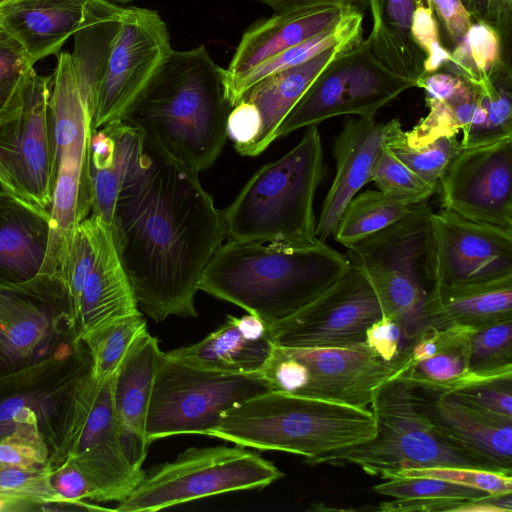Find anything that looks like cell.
Returning <instances> with one entry per match:
<instances>
[{
  "mask_svg": "<svg viewBox=\"0 0 512 512\" xmlns=\"http://www.w3.org/2000/svg\"><path fill=\"white\" fill-rule=\"evenodd\" d=\"M109 227L139 310L156 322L197 317L201 274L225 239L198 172L144 135Z\"/></svg>",
  "mask_w": 512,
  "mask_h": 512,
  "instance_id": "1",
  "label": "cell"
},
{
  "mask_svg": "<svg viewBox=\"0 0 512 512\" xmlns=\"http://www.w3.org/2000/svg\"><path fill=\"white\" fill-rule=\"evenodd\" d=\"M231 109L226 69L199 45L172 49L120 121L199 173L220 156Z\"/></svg>",
  "mask_w": 512,
  "mask_h": 512,
  "instance_id": "2",
  "label": "cell"
},
{
  "mask_svg": "<svg viewBox=\"0 0 512 512\" xmlns=\"http://www.w3.org/2000/svg\"><path fill=\"white\" fill-rule=\"evenodd\" d=\"M349 266L345 254L322 241L287 247L228 240L205 266L199 290L271 327L323 295Z\"/></svg>",
  "mask_w": 512,
  "mask_h": 512,
  "instance_id": "3",
  "label": "cell"
},
{
  "mask_svg": "<svg viewBox=\"0 0 512 512\" xmlns=\"http://www.w3.org/2000/svg\"><path fill=\"white\" fill-rule=\"evenodd\" d=\"M370 409L266 391L227 410L207 436L261 451H283L314 462L373 438Z\"/></svg>",
  "mask_w": 512,
  "mask_h": 512,
  "instance_id": "4",
  "label": "cell"
},
{
  "mask_svg": "<svg viewBox=\"0 0 512 512\" xmlns=\"http://www.w3.org/2000/svg\"><path fill=\"white\" fill-rule=\"evenodd\" d=\"M324 176L317 126L281 158L261 166L221 210L230 241L310 247L316 236L314 198Z\"/></svg>",
  "mask_w": 512,
  "mask_h": 512,
  "instance_id": "5",
  "label": "cell"
},
{
  "mask_svg": "<svg viewBox=\"0 0 512 512\" xmlns=\"http://www.w3.org/2000/svg\"><path fill=\"white\" fill-rule=\"evenodd\" d=\"M370 410L376 422L373 438L318 458L313 465L353 464L365 473L390 479L405 469L476 468L511 475L440 432L416 407L414 385L401 376L385 381Z\"/></svg>",
  "mask_w": 512,
  "mask_h": 512,
  "instance_id": "6",
  "label": "cell"
},
{
  "mask_svg": "<svg viewBox=\"0 0 512 512\" xmlns=\"http://www.w3.org/2000/svg\"><path fill=\"white\" fill-rule=\"evenodd\" d=\"M284 474L259 454L236 445L191 447L153 466L116 508L154 512L219 494L262 489Z\"/></svg>",
  "mask_w": 512,
  "mask_h": 512,
  "instance_id": "7",
  "label": "cell"
},
{
  "mask_svg": "<svg viewBox=\"0 0 512 512\" xmlns=\"http://www.w3.org/2000/svg\"><path fill=\"white\" fill-rule=\"evenodd\" d=\"M431 213L426 202L413 205L403 218L358 241L345 254L369 278L384 315L399 323L407 342L423 329Z\"/></svg>",
  "mask_w": 512,
  "mask_h": 512,
  "instance_id": "8",
  "label": "cell"
},
{
  "mask_svg": "<svg viewBox=\"0 0 512 512\" xmlns=\"http://www.w3.org/2000/svg\"><path fill=\"white\" fill-rule=\"evenodd\" d=\"M404 362V353L396 361L385 362L367 346L274 345L263 367L254 375L270 391L369 409L377 389L396 376Z\"/></svg>",
  "mask_w": 512,
  "mask_h": 512,
  "instance_id": "9",
  "label": "cell"
},
{
  "mask_svg": "<svg viewBox=\"0 0 512 512\" xmlns=\"http://www.w3.org/2000/svg\"><path fill=\"white\" fill-rule=\"evenodd\" d=\"M266 391L269 389L254 374L203 370L164 352L148 407L146 441L150 445L174 435H208L227 410Z\"/></svg>",
  "mask_w": 512,
  "mask_h": 512,
  "instance_id": "10",
  "label": "cell"
},
{
  "mask_svg": "<svg viewBox=\"0 0 512 512\" xmlns=\"http://www.w3.org/2000/svg\"><path fill=\"white\" fill-rule=\"evenodd\" d=\"M415 82L382 65L365 39L341 53L286 115L275 140L342 115L374 117Z\"/></svg>",
  "mask_w": 512,
  "mask_h": 512,
  "instance_id": "11",
  "label": "cell"
},
{
  "mask_svg": "<svg viewBox=\"0 0 512 512\" xmlns=\"http://www.w3.org/2000/svg\"><path fill=\"white\" fill-rule=\"evenodd\" d=\"M50 76L33 71L22 109L0 123V183L4 190L48 210L55 183L49 113Z\"/></svg>",
  "mask_w": 512,
  "mask_h": 512,
  "instance_id": "12",
  "label": "cell"
},
{
  "mask_svg": "<svg viewBox=\"0 0 512 512\" xmlns=\"http://www.w3.org/2000/svg\"><path fill=\"white\" fill-rule=\"evenodd\" d=\"M172 51L158 11L125 7L92 105V130L120 121Z\"/></svg>",
  "mask_w": 512,
  "mask_h": 512,
  "instance_id": "13",
  "label": "cell"
},
{
  "mask_svg": "<svg viewBox=\"0 0 512 512\" xmlns=\"http://www.w3.org/2000/svg\"><path fill=\"white\" fill-rule=\"evenodd\" d=\"M383 315L373 284L361 269L350 264L329 290L296 314L268 327V333L276 346L358 348L366 346L367 328Z\"/></svg>",
  "mask_w": 512,
  "mask_h": 512,
  "instance_id": "14",
  "label": "cell"
},
{
  "mask_svg": "<svg viewBox=\"0 0 512 512\" xmlns=\"http://www.w3.org/2000/svg\"><path fill=\"white\" fill-rule=\"evenodd\" d=\"M112 378L99 382L87 374L78 387L71 432L77 466L99 492V500H124L145 471L128 460L112 402Z\"/></svg>",
  "mask_w": 512,
  "mask_h": 512,
  "instance_id": "15",
  "label": "cell"
},
{
  "mask_svg": "<svg viewBox=\"0 0 512 512\" xmlns=\"http://www.w3.org/2000/svg\"><path fill=\"white\" fill-rule=\"evenodd\" d=\"M512 276V230L442 209L431 213L427 277L433 285H467Z\"/></svg>",
  "mask_w": 512,
  "mask_h": 512,
  "instance_id": "16",
  "label": "cell"
},
{
  "mask_svg": "<svg viewBox=\"0 0 512 512\" xmlns=\"http://www.w3.org/2000/svg\"><path fill=\"white\" fill-rule=\"evenodd\" d=\"M439 191L442 209L512 230V136L462 148Z\"/></svg>",
  "mask_w": 512,
  "mask_h": 512,
  "instance_id": "17",
  "label": "cell"
},
{
  "mask_svg": "<svg viewBox=\"0 0 512 512\" xmlns=\"http://www.w3.org/2000/svg\"><path fill=\"white\" fill-rule=\"evenodd\" d=\"M414 401L445 436L512 473V417L470 405L450 392L416 386Z\"/></svg>",
  "mask_w": 512,
  "mask_h": 512,
  "instance_id": "18",
  "label": "cell"
},
{
  "mask_svg": "<svg viewBox=\"0 0 512 512\" xmlns=\"http://www.w3.org/2000/svg\"><path fill=\"white\" fill-rule=\"evenodd\" d=\"M387 122L374 117L348 118L333 145L336 173L323 201L316 236H332L339 218L352 197L370 182L373 165L385 143Z\"/></svg>",
  "mask_w": 512,
  "mask_h": 512,
  "instance_id": "19",
  "label": "cell"
},
{
  "mask_svg": "<svg viewBox=\"0 0 512 512\" xmlns=\"http://www.w3.org/2000/svg\"><path fill=\"white\" fill-rule=\"evenodd\" d=\"M93 233V261L86 278L76 322L78 339L118 319L141 312L118 256L110 227L89 215Z\"/></svg>",
  "mask_w": 512,
  "mask_h": 512,
  "instance_id": "20",
  "label": "cell"
},
{
  "mask_svg": "<svg viewBox=\"0 0 512 512\" xmlns=\"http://www.w3.org/2000/svg\"><path fill=\"white\" fill-rule=\"evenodd\" d=\"M51 236L48 210L0 192V286L49 274Z\"/></svg>",
  "mask_w": 512,
  "mask_h": 512,
  "instance_id": "21",
  "label": "cell"
},
{
  "mask_svg": "<svg viewBox=\"0 0 512 512\" xmlns=\"http://www.w3.org/2000/svg\"><path fill=\"white\" fill-rule=\"evenodd\" d=\"M94 0H3L2 28L22 46L32 64L58 55L86 22Z\"/></svg>",
  "mask_w": 512,
  "mask_h": 512,
  "instance_id": "22",
  "label": "cell"
},
{
  "mask_svg": "<svg viewBox=\"0 0 512 512\" xmlns=\"http://www.w3.org/2000/svg\"><path fill=\"white\" fill-rule=\"evenodd\" d=\"M274 344L268 327L254 315H228L226 321L201 341L165 354L184 364L228 374H255Z\"/></svg>",
  "mask_w": 512,
  "mask_h": 512,
  "instance_id": "23",
  "label": "cell"
},
{
  "mask_svg": "<svg viewBox=\"0 0 512 512\" xmlns=\"http://www.w3.org/2000/svg\"><path fill=\"white\" fill-rule=\"evenodd\" d=\"M344 11L321 6L258 19L245 30L236 47L226 69V84L275 54L333 26Z\"/></svg>",
  "mask_w": 512,
  "mask_h": 512,
  "instance_id": "24",
  "label": "cell"
},
{
  "mask_svg": "<svg viewBox=\"0 0 512 512\" xmlns=\"http://www.w3.org/2000/svg\"><path fill=\"white\" fill-rule=\"evenodd\" d=\"M92 126L68 122L53 129L55 183L49 209L53 224L71 230L91 213L88 151Z\"/></svg>",
  "mask_w": 512,
  "mask_h": 512,
  "instance_id": "25",
  "label": "cell"
},
{
  "mask_svg": "<svg viewBox=\"0 0 512 512\" xmlns=\"http://www.w3.org/2000/svg\"><path fill=\"white\" fill-rule=\"evenodd\" d=\"M512 319V276L467 285H433L422 313L424 327L474 329Z\"/></svg>",
  "mask_w": 512,
  "mask_h": 512,
  "instance_id": "26",
  "label": "cell"
},
{
  "mask_svg": "<svg viewBox=\"0 0 512 512\" xmlns=\"http://www.w3.org/2000/svg\"><path fill=\"white\" fill-rule=\"evenodd\" d=\"M144 134L123 121L92 130L88 165L91 214L110 226L121 186L139 159Z\"/></svg>",
  "mask_w": 512,
  "mask_h": 512,
  "instance_id": "27",
  "label": "cell"
},
{
  "mask_svg": "<svg viewBox=\"0 0 512 512\" xmlns=\"http://www.w3.org/2000/svg\"><path fill=\"white\" fill-rule=\"evenodd\" d=\"M354 45L334 46L300 65L274 73L250 88L241 100L249 101L257 108L261 126L255 140L240 154L256 157L265 151L275 141L276 130L286 115L318 75L335 58Z\"/></svg>",
  "mask_w": 512,
  "mask_h": 512,
  "instance_id": "28",
  "label": "cell"
},
{
  "mask_svg": "<svg viewBox=\"0 0 512 512\" xmlns=\"http://www.w3.org/2000/svg\"><path fill=\"white\" fill-rule=\"evenodd\" d=\"M163 353L158 339L146 331L133 343L112 377V402L121 430L145 440L148 407Z\"/></svg>",
  "mask_w": 512,
  "mask_h": 512,
  "instance_id": "29",
  "label": "cell"
},
{
  "mask_svg": "<svg viewBox=\"0 0 512 512\" xmlns=\"http://www.w3.org/2000/svg\"><path fill=\"white\" fill-rule=\"evenodd\" d=\"M415 8V0H370L372 29L365 41L382 65L416 84L425 54L411 35Z\"/></svg>",
  "mask_w": 512,
  "mask_h": 512,
  "instance_id": "30",
  "label": "cell"
},
{
  "mask_svg": "<svg viewBox=\"0 0 512 512\" xmlns=\"http://www.w3.org/2000/svg\"><path fill=\"white\" fill-rule=\"evenodd\" d=\"M363 19L364 13L345 10L333 26L275 54L228 82L226 94L230 106L234 107L250 88L274 73L300 65L334 46L360 42L363 39Z\"/></svg>",
  "mask_w": 512,
  "mask_h": 512,
  "instance_id": "31",
  "label": "cell"
},
{
  "mask_svg": "<svg viewBox=\"0 0 512 512\" xmlns=\"http://www.w3.org/2000/svg\"><path fill=\"white\" fill-rule=\"evenodd\" d=\"M445 328V340L441 349L432 357L412 365L398 375L414 386L449 392L484 377L469 372L470 340L474 328L452 324Z\"/></svg>",
  "mask_w": 512,
  "mask_h": 512,
  "instance_id": "32",
  "label": "cell"
},
{
  "mask_svg": "<svg viewBox=\"0 0 512 512\" xmlns=\"http://www.w3.org/2000/svg\"><path fill=\"white\" fill-rule=\"evenodd\" d=\"M412 207L413 205L395 200L378 189L358 192L345 206L332 236L335 241L349 248L397 222Z\"/></svg>",
  "mask_w": 512,
  "mask_h": 512,
  "instance_id": "33",
  "label": "cell"
},
{
  "mask_svg": "<svg viewBox=\"0 0 512 512\" xmlns=\"http://www.w3.org/2000/svg\"><path fill=\"white\" fill-rule=\"evenodd\" d=\"M147 330L142 312L118 319L90 334L84 342L90 350L89 375L96 381L111 379L133 343Z\"/></svg>",
  "mask_w": 512,
  "mask_h": 512,
  "instance_id": "34",
  "label": "cell"
},
{
  "mask_svg": "<svg viewBox=\"0 0 512 512\" xmlns=\"http://www.w3.org/2000/svg\"><path fill=\"white\" fill-rule=\"evenodd\" d=\"M503 42L488 24L473 21L462 40L451 50L441 68L477 84L487 78L505 59Z\"/></svg>",
  "mask_w": 512,
  "mask_h": 512,
  "instance_id": "35",
  "label": "cell"
},
{
  "mask_svg": "<svg viewBox=\"0 0 512 512\" xmlns=\"http://www.w3.org/2000/svg\"><path fill=\"white\" fill-rule=\"evenodd\" d=\"M478 101V87L470 82L453 97L425 102L428 114L409 131L405 138L411 147H419L444 137L462 133L469 127Z\"/></svg>",
  "mask_w": 512,
  "mask_h": 512,
  "instance_id": "36",
  "label": "cell"
},
{
  "mask_svg": "<svg viewBox=\"0 0 512 512\" xmlns=\"http://www.w3.org/2000/svg\"><path fill=\"white\" fill-rule=\"evenodd\" d=\"M408 168L426 181L438 184L462 149L457 135L440 137L429 144L411 147L398 119L388 121L384 143Z\"/></svg>",
  "mask_w": 512,
  "mask_h": 512,
  "instance_id": "37",
  "label": "cell"
},
{
  "mask_svg": "<svg viewBox=\"0 0 512 512\" xmlns=\"http://www.w3.org/2000/svg\"><path fill=\"white\" fill-rule=\"evenodd\" d=\"M34 70L18 41L0 28V123L20 113Z\"/></svg>",
  "mask_w": 512,
  "mask_h": 512,
  "instance_id": "38",
  "label": "cell"
},
{
  "mask_svg": "<svg viewBox=\"0 0 512 512\" xmlns=\"http://www.w3.org/2000/svg\"><path fill=\"white\" fill-rule=\"evenodd\" d=\"M485 109L486 121L476 145L512 136V71L505 60L484 80L475 84ZM475 145V146H476Z\"/></svg>",
  "mask_w": 512,
  "mask_h": 512,
  "instance_id": "39",
  "label": "cell"
},
{
  "mask_svg": "<svg viewBox=\"0 0 512 512\" xmlns=\"http://www.w3.org/2000/svg\"><path fill=\"white\" fill-rule=\"evenodd\" d=\"M370 182L385 195L416 205L426 202L439 192V185L433 184L403 164L384 144L371 172Z\"/></svg>",
  "mask_w": 512,
  "mask_h": 512,
  "instance_id": "40",
  "label": "cell"
},
{
  "mask_svg": "<svg viewBox=\"0 0 512 512\" xmlns=\"http://www.w3.org/2000/svg\"><path fill=\"white\" fill-rule=\"evenodd\" d=\"M468 369L484 378L512 373V319L473 332Z\"/></svg>",
  "mask_w": 512,
  "mask_h": 512,
  "instance_id": "41",
  "label": "cell"
},
{
  "mask_svg": "<svg viewBox=\"0 0 512 512\" xmlns=\"http://www.w3.org/2000/svg\"><path fill=\"white\" fill-rule=\"evenodd\" d=\"M377 484L373 491L393 498H450L473 500L489 493L433 477L391 478Z\"/></svg>",
  "mask_w": 512,
  "mask_h": 512,
  "instance_id": "42",
  "label": "cell"
},
{
  "mask_svg": "<svg viewBox=\"0 0 512 512\" xmlns=\"http://www.w3.org/2000/svg\"><path fill=\"white\" fill-rule=\"evenodd\" d=\"M433 477L473 487L489 494L512 492V476L494 471L464 467L405 469L392 478ZM391 479V478H390Z\"/></svg>",
  "mask_w": 512,
  "mask_h": 512,
  "instance_id": "43",
  "label": "cell"
},
{
  "mask_svg": "<svg viewBox=\"0 0 512 512\" xmlns=\"http://www.w3.org/2000/svg\"><path fill=\"white\" fill-rule=\"evenodd\" d=\"M449 392L480 409L512 417V373L479 379Z\"/></svg>",
  "mask_w": 512,
  "mask_h": 512,
  "instance_id": "44",
  "label": "cell"
},
{
  "mask_svg": "<svg viewBox=\"0 0 512 512\" xmlns=\"http://www.w3.org/2000/svg\"><path fill=\"white\" fill-rule=\"evenodd\" d=\"M411 35L425 54L424 73L435 72L450 60L451 51L440 40L439 26L429 6H416Z\"/></svg>",
  "mask_w": 512,
  "mask_h": 512,
  "instance_id": "45",
  "label": "cell"
},
{
  "mask_svg": "<svg viewBox=\"0 0 512 512\" xmlns=\"http://www.w3.org/2000/svg\"><path fill=\"white\" fill-rule=\"evenodd\" d=\"M32 425L19 428L14 434L0 441V466L29 469L45 458V447Z\"/></svg>",
  "mask_w": 512,
  "mask_h": 512,
  "instance_id": "46",
  "label": "cell"
},
{
  "mask_svg": "<svg viewBox=\"0 0 512 512\" xmlns=\"http://www.w3.org/2000/svg\"><path fill=\"white\" fill-rule=\"evenodd\" d=\"M407 343L402 327L387 315L373 322L365 332V345L385 362L399 359Z\"/></svg>",
  "mask_w": 512,
  "mask_h": 512,
  "instance_id": "47",
  "label": "cell"
},
{
  "mask_svg": "<svg viewBox=\"0 0 512 512\" xmlns=\"http://www.w3.org/2000/svg\"><path fill=\"white\" fill-rule=\"evenodd\" d=\"M427 5L432 9L444 39L452 50L473 22L463 0H427Z\"/></svg>",
  "mask_w": 512,
  "mask_h": 512,
  "instance_id": "48",
  "label": "cell"
},
{
  "mask_svg": "<svg viewBox=\"0 0 512 512\" xmlns=\"http://www.w3.org/2000/svg\"><path fill=\"white\" fill-rule=\"evenodd\" d=\"M261 119L257 108L249 101L241 100L229 112L227 136L240 153L259 134Z\"/></svg>",
  "mask_w": 512,
  "mask_h": 512,
  "instance_id": "49",
  "label": "cell"
},
{
  "mask_svg": "<svg viewBox=\"0 0 512 512\" xmlns=\"http://www.w3.org/2000/svg\"><path fill=\"white\" fill-rule=\"evenodd\" d=\"M472 21L491 26L500 36L503 45L511 34L512 0H464Z\"/></svg>",
  "mask_w": 512,
  "mask_h": 512,
  "instance_id": "50",
  "label": "cell"
},
{
  "mask_svg": "<svg viewBox=\"0 0 512 512\" xmlns=\"http://www.w3.org/2000/svg\"><path fill=\"white\" fill-rule=\"evenodd\" d=\"M467 500L450 498H395L382 502L376 510L383 512H443L457 509Z\"/></svg>",
  "mask_w": 512,
  "mask_h": 512,
  "instance_id": "51",
  "label": "cell"
},
{
  "mask_svg": "<svg viewBox=\"0 0 512 512\" xmlns=\"http://www.w3.org/2000/svg\"><path fill=\"white\" fill-rule=\"evenodd\" d=\"M56 490L68 500L92 497L99 500V493L88 476L76 465L62 472L56 480Z\"/></svg>",
  "mask_w": 512,
  "mask_h": 512,
  "instance_id": "52",
  "label": "cell"
},
{
  "mask_svg": "<svg viewBox=\"0 0 512 512\" xmlns=\"http://www.w3.org/2000/svg\"><path fill=\"white\" fill-rule=\"evenodd\" d=\"M274 10L284 13L306 8L334 6L344 10L364 13L370 7V0H258Z\"/></svg>",
  "mask_w": 512,
  "mask_h": 512,
  "instance_id": "53",
  "label": "cell"
},
{
  "mask_svg": "<svg viewBox=\"0 0 512 512\" xmlns=\"http://www.w3.org/2000/svg\"><path fill=\"white\" fill-rule=\"evenodd\" d=\"M512 492L465 501L456 512H511Z\"/></svg>",
  "mask_w": 512,
  "mask_h": 512,
  "instance_id": "54",
  "label": "cell"
},
{
  "mask_svg": "<svg viewBox=\"0 0 512 512\" xmlns=\"http://www.w3.org/2000/svg\"><path fill=\"white\" fill-rule=\"evenodd\" d=\"M29 469L16 466H0V494H16L32 486Z\"/></svg>",
  "mask_w": 512,
  "mask_h": 512,
  "instance_id": "55",
  "label": "cell"
},
{
  "mask_svg": "<svg viewBox=\"0 0 512 512\" xmlns=\"http://www.w3.org/2000/svg\"><path fill=\"white\" fill-rule=\"evenodd\" d=\"M34 413L20 397H13L0 404V422H16L24 425L35 424Z\"/></svg>",
  "mask_w": 512,
  "mask_h": 512,
  "instance_id": "56",
  "label": "cell"
},
{
  "mask_svg": "<svg viewBox=\"0 0 512 512\" xmlns=\"http://www.w3.org/2000/svg\"><path fill=\"white\" fill-rule=\"evenodd\" d=\"M106 1H109V2L117 4V5H123V4H128V3L132 2L133 0H106Z\"/></svg>",
  "mask_w": 512,
  "mask_h": 512,
  "instance_id": "57",
  "label": "cell"
},
{
  "mask_svg": "<svg viewBox=\"0 0 512 512\" xmlns=\"http://www.w3.org/2000/svg\"><path fill=\"white\" fill-rule=\"evenodd\" d=\"M3 191H5V190H4L3 186L0 183V192H3Z\"/></svg>",
  "mask_w": 512,
  "mask_h": 512,
  "instance_id": "58",
  "label": "cell"
},
{
  "mask_svg": "<svg viewBox=\"0 0 512 512\" xmlns=\"http://www.w3.org/2000/svg\"><path fill=\"white\" fill-rule=\"evenodd\" d=\"M0 28H2L1 17H0Z\"/></svg>",
  "mask_w": 512,
  "mask_h": 512,
  "instance_id": "59",
  "label": "cell"
},
{
  "mask_svg": "<svg viewBox=\"0 0 512 512\" xmlns=\"http://www.w3.org/2000/svg\"><path fill=\"white\" fill-rule=\"evenodd\" d=\"M3 0H0V3L2 2Z\"/></svg>",
  "mask_w": 512,
  "mask_h": 512,
  "instance_id": "60",
  "label": "cell"
}]
</instances>
